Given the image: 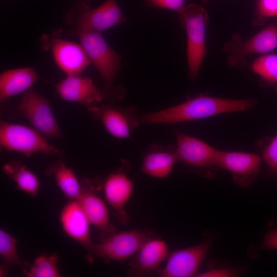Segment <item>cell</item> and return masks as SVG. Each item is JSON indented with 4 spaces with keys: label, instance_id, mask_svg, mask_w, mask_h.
Returning <instances> with one entry per match:
<instances>
[{
    "label": "cell",
    "instance_id": "obj_24",
    "mask_svg": "<svg viewBox=\"0 0 277 277\" xmlns=\"http://www.w3.org/2000/svg\"><path fill=\"white\" fill-rule=\"evenodd\" d=\"M16 240L12 235L3 229H0V256L3 262V271L11 265L19 266L28 265L19 256L16 247Z\"/></svg>",
    "mask_w": 277,
    "mask_h": 277
},
{
    "label": "cell",
    "instance_id": "obj_30",
    "mask_svg": "<svg viewBox=\"0 0 277 277\" xmlns=\"http://www.w3.org/2000/svg\"><path fill=\"white\" fill-rule=\"evenodd\" d=\"M235 274L234 272L228 268H214L208 270L205 272L196 274V276L214 277V276H233Z\"/></svg>",
    "mask_w": 277,
    "mask_h": 277
},
{
    "label": "cell",
    "instance_id": "obj_19",
    "mask_svg": "<svg viewBox=\"0 0 277 277\" xmlns=\"http://www.w3.org/2000/svg\"><path fill=\"white\" fill-rule=\"evenodd\" d=\"M177 161L175 146L154 144L147 148L144 154L141 171L150 177L165 178L171 174Z\"/></svg>",
    "mask_w": 277,
    "mask_h": 277
},
{
    "label": "cell",
    "instance_id": "obj_27",
    "mask_svg": "<svg viewBox=\"0 0 277 277\" xmlns=\"http://www.w3.org/2000/svg\"><path fill=\"white\" fill-rule=\"evenodd\" d=\"M263 157L268 168L277 174V134L265 149Z\"/></svg>",
    "mask_w": 277,
    "mask_h": 277
},
{
    "label": "cell",
    "instance_id": "obj_22",
    "mask_svg": "<svg viewBox=\"0 0 277 277\" xmlns=\"http://www.w3.org/2000/svg\"><path fill=\"white\" fill-rule=\"evenodd\" d=\"M3 170L19 190L32 196L37 194L40 188L39 180L22 161H11L3 166Z\"/></svg>",
    "mask_w": 277,
    "mask_h": 277
},
{
    "label": "cell",
    "instance_id": "obj_18",
    "mask_svg": "<svg viewBox=\"0 0 277 277\" xmlns=\"http://www.w3.org/2000/svg\"><path fill=\"white\" fill-rule=\"evenodd\" d=\"M60 221L67 235L89 252L94 245L91 239V224L77 200H71L65 205L60 212Z\"/></svg>",
    "mask_w": 277,
    "mask_h": 277
},
{
    "label": "cell",
    "instance_id": "obj_23",
    "mask_svg": "<svg viewBox=\"0 0 277 277\" xmlns=\"http://www.w3.org/2000/svg\"><path fill=\"white\" fill-rule=\"evenodd\" d=\"M58 256L56 253L43 254L35 259L30 267L24 270L28 277H61L57 267Z\"/></svg>",
    "mask_w": 277,
    "mask_h": 277
},
{
    "label": "cell",
    "instance_id": "obj_17",
    "mask_svg": "<svg viewBox=\"0 0 277 277\" xmlns=\"http://www.w3.org/2000/svg\"><path fill=\"white\" fill-rule=\"evenodd\" d=\"M88 181L84 186L82 185V192L77 200L91 225L99 231L100 241L108 238L116 232L113 225L110 222L108 208L104 201L95 192L94 187L89 185Z\"/></svg>",
    "mask_w": 277,
    "mask_h": 277
},
{
    "label": "cell",
    "instance_id": "obj_8",
    "mask_svg": "<svg viewBox=\"0 0 277 277\" xmlns=\"http://www.w3.org/2000/svg\"><path fill=\"white\" fill-rule=\"evenodd\" d=\"M156 236L150 229H133L115 232L94 244L90 255L115 261H124L135 254L148 240Z\"/></svg>",
    "mask_w": 277,
    "mask_h": 277
},
{
    "label": "cell",
    "instance_id": "obj_32",
    "mask_svg": "<svg viewBox=\"0 0 277 277\" xmlns=\"http://www.w3.org/2000/svg\"><path fill=\"white\" fill-rule=\"evenodd\" d=\"M209 0H202L203 3L205 4Z\"/></svg>",
    "mask_w": 277,
    "mask_h": 277
},
{
    "label": "cell",
    "instance_id": "obj_12",
    "mask_svg": "<svg viewBox=\"0 0 277 277\" xmlns=\"http://www.w3.org/2000/svg\"><path fill=\"white\" fill-rule=\"evenodd\" d=\"M211 245L210 241L176 250L169 253L166 264L159 271L161 277L195 276Z\"/></svg>",
    "mask_w": 277,
    "mask_h": 277
},
{
    "label": "cell",
    "instance_id": "obj_2",
    "mask_svg": "<svg viewBox=\"0 0 277 277\" xmlns=\"http://www.w3.org/2000/svg\"><path fill=\"white\" fill-rule=\"evenodd\" d=\"M101 75L104 99L113 102L122 98L124 93L114 86L115 78L121 68V57L108 44L102 33L78 32L75 34Z\"/></svg>",
    "mask_w": 277,
    "mask_h": 277
},
{
    "label": "cell",
    "instance_id": "obj_7",
    "mask_svg": "<svg viewBox=\"0 0 277 277\" xmlns=\"http://www.w3.org/2000/svg\"><path fill=\"white\" fill-rule=\"evenodd\" d=\"M177 161L189 170L205 177L213 175L218 165V149L197 138L184 133L175 134Z\"/></svg>",
    "mask_w": 277,
    "mask_h": 277
},
{
    "label": "cell",
    "instance_id": "obj_14",
    "mask_svg": "<svg viewBox=\"0 0 277 277\" xmlns=\"http://www.w3.org/2000/svg\"><path fill=\"white\" fill-rule=\"evenodd\" d=\"M55 89L59 98L80 104L88 111L100 104L104 98L93 80L81 74L66 75L55 85Z\"/></svg>",
    "mask_w": 277,
    "mask_h": 277
},
{
    "label": "cell",
    "instance_id": "obj_16",
    "mask_svg": "<svg viewBox=\"0 0 277 277\" xmlns=\"http://www.w3.org/2000/svg\"><path fill=\"white\" fill-rule=\"evenodd\" d=\"M169 254L166 242L156 236L146 241L130 260L129 274H150L167 259Z\"/></svg>",
    "mask_w": 277,
    "mask_h": 277
},
{
    "label": "cell",
    "instance_id": "obj_1",
    "mask_svg": "<svg viewBox=\"0 0 277 277\" xmlns=\"http://www.w3.org/2000/svg\"><path fill=\"white\" fill-rule=\"evenodd\" d=\"M256 101L252 98L232 100L200 94L179 105L140 117L141 124H172L205 118L212 116L252 108Z\"/></svg>",
    "mask_w": 277,
    "mask_h": 277
},
{
    "label": "cell",
    "instance_id": "obj_21",
    "mask_svg": "<svg viewBox=\"0 0 277 277\" xmlns=\"http://www.w3.org/2000/svg\"><path fill=\"white\" fill-rule=\"evenodd\" d=\"M47 176H53L62 192L70 200H77L82 185L71 168L60 161H55L45 171Z\"/></svg>",
    "mask_w": 277,
    "mask_h": 277
},
{
    "label": "cell",
    "instance_id": "obj_31",
    "mask_svg": "<svg viewBox=\"0 0 277 277\" xmlns=\"http://www.w3.org/2000/svg\"><path fill=\"white\" fill-rule=\"evenodd\" d=\"M92 0H76L75 3L80 5L91 7Z\"/></svg>",
    "mask_w": 277,
    "mask_h": 277
},
{
    "label": "cell",
    "instance_id": "obj_6",
    "mask_svg": "<svg viewBox=\"0 0 277 277\" xmlns=\"http://www.w3.org/2000/svg\"><path fill=\"white\" fill-rule=\"evenodd\" d=\"M62 29L44 34L39 39L41 48L51 51L57 67L66 75H80L91 64L81 44L61 38Z\"/></svg>",
    "mask_w": 277,
    "mask_h": 277
},
{
    "label": "cell",
    "instance_id": "obj_9",
    "mask_svg": "<svg viewBox=\"0 0 277 277\" xmlns=\"http://www.w3.org/2000/svg\"><path fill=\"white\" fill-rule=\"evenodd\" d=\"M18 109L32 128L46 138L63 137L62 131L54 116L49 101L33 87L23 93Z\"/></svg>",
    "mask_w": 277,
    "mask_h": 277
},
{
    "label": "cell",
    "instance_id": "obj_28",
    "mask_svg": "<svg viewBox=\"0 0 277 277\" xmlns=\"http://www.w3.org/2000/svg\"><path fill=\"white\" fill-rule=\"evenodd\" d=\"M186 0H146L148 6L164 8L179 12L183 9Z\"/></svg>",
    "mask_w": 277,
    "mask_h": 277
},
{
    "label": "cell",
    "instance_id": "obj_10",
    "mask_svg": "<svg viewBox=\"0 0 277 277\" xmlns=\"http://www.w3.org/2000/svg\"><path fill=\"white\" fill-rule=\"evenodd\" d=\"M277 48V23L267 26L246 41L239 34L226 43L224 51L228 55V63L231 66H241L248 55L266 53Z\"/></svg>",
    "mask_w": 277,
    "mask_h": 277
},
{
    "label": "cell",
    "instance_id": "obj_20",
    "mask_svg": "<svg viewBox=\"0 0 277 277\" xmlns=\"http://www.w3.org/2000/svg\"><path fill=\"white\" fill-rule=\"evenodd\" d=\"M39 80L32 67H23L6 70L0 75V101L23 93Z\"/></svg>",
    "mask_w": 277,
    "mask_h": 277
},
{
    "label": "cell",
    "instance_id": "obj_5",
    "mask_svg": "<svg viewBox=\"0 0 277 277\" xmlns=\"http://www.w3.org/2000/svg\"><path fill=\"white\" fill-rule=\"evenodd\" d=\"M38 131L23 125L1 121L0 145L8 151L28 157L35 153L62 157L63 150L50 144Z\"/></svg>",
    "mask_w": 277,
    "mask_h": 277
},
{
    "label": "cell",
    "instance_id": "obj_13",
    "mask_svg": "<svg viewBox=\"0 0 277 277\" xmlns=\"http://www.w3.org/2000/svg\"><path fill=\"white\" fill-rule=\"evenodd\" d=\"M261 158L254 153L219 150L220 168L229 171L234 182L241 187L249 186L260 171Z\"/></svg>",
    "mask_w": 277,
    "mask_h": 277
},
{
    "label": "cell",
    "instance_id": "obj_25",
    "mask_svg": "<svg viewBox=\"0 0 277 277\" xmlns=\"http://www.w3.org/2000/svg\"><path fill=\"white\" fill-rule=\"evenodd\" d=\"M251 69L263 80L274 85L277 92V54H267L259 57L253 62Z\"/></svg>",
    "mask_w": 277,
    "mask_h": 277
},
{
    "label": "cell",
    "instance_id": "obj_3",
    "mask_svg": "<svg viewBox=\"0 0 277 277\" xmlns=\"http://www.w3.org/2000/svg\"><path fill=\"white\" fill-rule=\"evenodd\" d=\"M64 21L66 34L74 36L78 32L102 33L126 20L117 0H106L94 9L74 3L65 14Z\"/></svg>",
    "mask_w": 277,
    "mask_h": 277
},
{
    "label": "cell",
    "instance_id": "obj_26",
    "mask_svg": "<svg viewBox=\"0 0 277 277\" xmlns=\"http://www.w3.org/2000/svg\"><path fill=\"white\" fill-rule=\"evenodd\" d=\"M277 17V0H255L253 25L263 26L267 19Z\"/></svg>",
    "mask_w": 277,
    "mask_h": 277
},
{
    "label": "cell",
    "instance_id": "obj_11",
    "mask_svg": "<svg viewBox=\"0 0 277 277\" xmlns=\"http://www.w3.org/2000/svg\"><path fill=\"white\" fill-rule=\"evenodd\" d=\"M88 111L101 122L109 133L118 138H130L132 132L141 124L134 106L124 108L100 104Z\"/></svg>",
    "mask_w": 277,
    "mask_h": 277
},
{
    "label": "cell",
    "instance_id": "obj_29",
    "mask_svg": "<svg viewBox=\"0 0 277 277\" xmlns=\"http://www.w3.org/2000/svg\"><path fill=\"white\" fill-rule=\"evenodd\" d=\"M262 247L266 250H277V229L269 230L265 234Z\"/></svg>",
    "mask_w": 277,
    "mask_h": 277
},
{
    "label": "cell",
    "instance_id": "obj_15",
    "mask_svg": "<svg viewBox=\"0 0 277 277\" xmlns=\"http://www.w3.org/2000/svg\"><path fill=\"white\" fill-rule=\"evenodd\" d=\"M103 186L105 199L113 209L117 221L122 224L128 223L130 217L125 206L134 189L133 181L126 171L120 169L109 174Z\"/></svg>",
    "mask_w": 277,
    "mask_h": 277
},
{
    "label": "cell",
    "instance_id": "obj_4",
    "mask_svg": "<svg viewBox=\"0 0 277 277\" xmlns=\"http://www.w3.org/2000/svg\"><path fill=\"white\" fill-rule=\"evenodd\" d=\"M182 27L187 36V59L188 74L192 81L198 77L206 54V28L208 14L202 6L191 4L178 12Z\"/></svg>",
    "mask_w": 277,
    "mask_h": 277
}]
</instances>
